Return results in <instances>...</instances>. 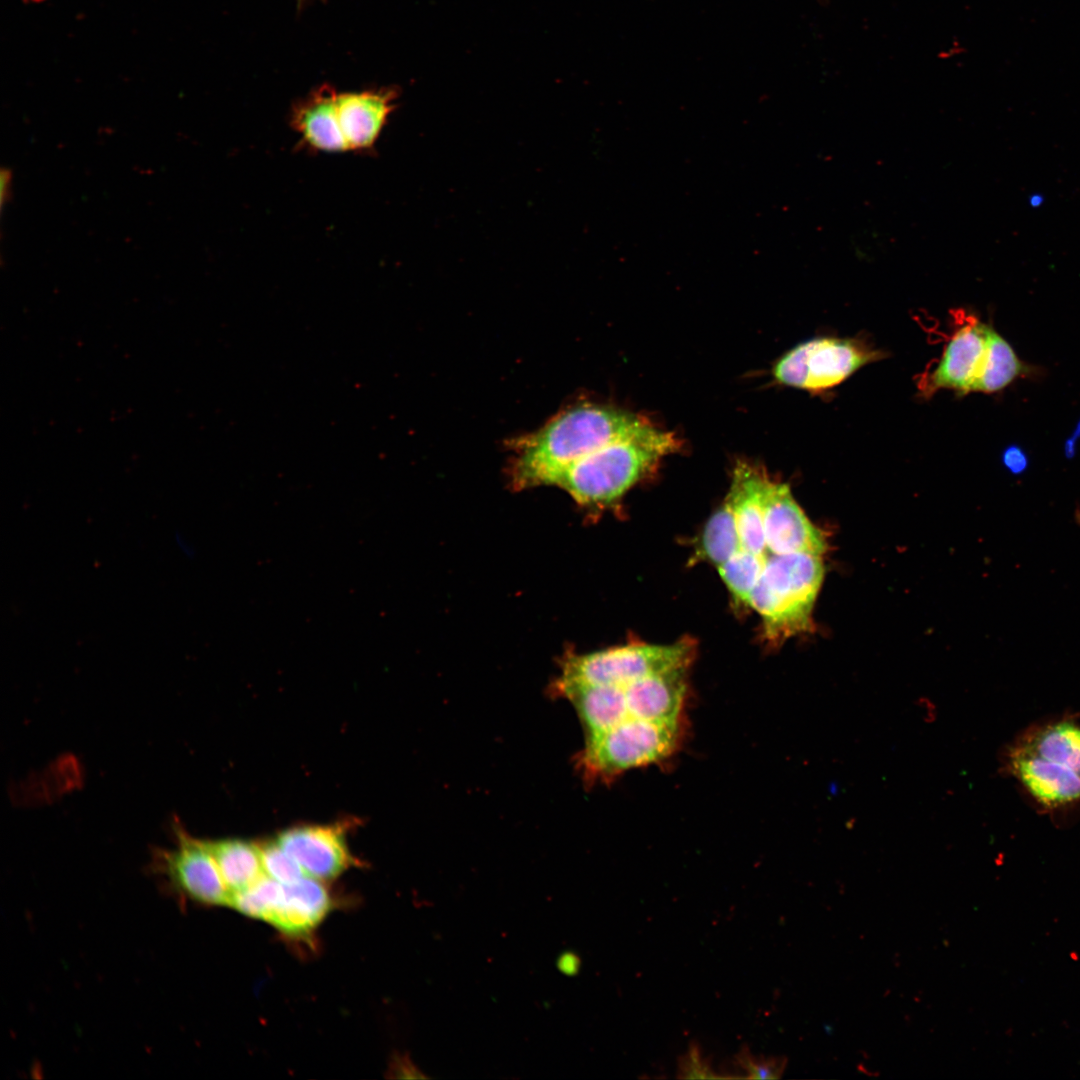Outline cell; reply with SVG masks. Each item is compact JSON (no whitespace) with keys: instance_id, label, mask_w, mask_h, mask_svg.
Returning a JSON list of instances; mask_svg holds the SVG:
<instances>
[{"instance_id":"cell-1","label":"cell","mask_w":1080,"mask_h":1080,"mask_svg":"<svg viewBox=\"0 0 1080 1080\" xmlns=\"http://www.w3.org/2000/svg\"><path fill=\"white\" fill-rule=\"evenodd\" d=\"M645 418L606 406L580 404L518 440L512 464L515 488L554 485L572 463L649 425Z\"/></svg>"},{"instance_id":"cell-2","label":"cell","mask_w":1080,"mask_h":1080,"mask_svg":"<svg viewBox=\"0 0 1080 1080\" xmlns=\"http://www.w3.org/2000/svg\"><path fill=\"white\" fill-rule=\"evenodd\" d=\"M397 97L392 88L338 92L322 86L294 106L290 125L300 144L312 152H370Z\"/></svg>"},{"instance_id":"cell-3","label":"cell","mask_w":1080,"mask_h":1080,"mask_svg":"<svg viewBox=\"0 0 1080 1080\" xmlns=\"http://www.w3.org/2000/svg\"><path fill=\"white\" fill-rule=\"evenodd\" d=\"M1002 769L1041 807L1080 803V725L1058 718L1032 725L1002 754Z\"/></svg>"},{"instance_id":"cell-4","label":"cell","mask_w":1080,"mask_h":1080,"mask_svg":"<svg viewBox=\"0 0 1080 1080\" xmlns=\"http://www.w3.org/2000/svg\"><path fill=\"white\" fill-rule=\"evenodd\" d=\"M679 445L673 433L650 423L578 459L560 474L554 485L581 505L607 507Z\"/></svg>"},{"instance_id":"cell-5","label":"cell","mask_w":1080,"mask_h":1080,"mask_svg":"<svg viewBox=\"0 0 1080 1080\" xmlns=\"http://www.w3.org/2000/svg\"><path fill=\"white\" fill-rule=\"evenodd\" d=\"M823 577L824 566L819 555H766L749 607L760 615L768 642L781 644L811 630L812 611Z\"/></svg>"},{"instance_id":"cell-6","label":"cell","mask_w":1080,"mask_h":1080,"mask_svg":"<svg viewBox=\"0 0 1080 1080\" xmlns=\"http://www.w3.org/2000/svg\"><path fill=\"white\" fill-rule=\"evenodd\" d=\"M683 736V720L629 718L585 739L577 766L590 782H608L624 772L672 756Z\"/></svg>"},{"instance_id":"cell-7","label":"cell","mask_w":1080,"mask_h":1080,"mask_svg":"<svg viewBox=\"0 0 1080 1080\" xmlns=\"http://www.w3.org/2000/svg\"><path fill=\"white\" fill-rule=\"evenodd\" d=\"M695 654V641L685 638L672 644L637 643L573 655L564 662L556 686H626L653 674L689 669Z\"/></svg>"},{"instance_id":"cell-8","label":"cell","mask_w":1080,"mask_h":1080,"mask_svg":"<svg viewBox=\"0 0 1080 1080\" xmlns=\"http://www.w3.org/2000/svg\"><path fill=\"white\" fill-rule=\"evenodd\" d=\"M882 353L858 339L821 337L801 343L775 365L773 375L784 385L819 392L842 383Z\"/></svg>"},{"instance_id":"cell-9","label":"cell","mask_w":1080,"mask_h":1080,"mask_svg":"<svg viewBox=\"0 0 1080 1080\" xmlns=\"http://www.w3.org/2000/svg\"><path fill=\"white\" fill-rule=\"evenodd\" d=\"M155 871L179 898L204 905H230L228 889L205 840L177 830V844L159 850L154 859Z\"/></svg>"},{"instance_id":"cell-10","label":"cell","mask_w":1080,"mask_h":1080,"mask_svg":"<svg viewBox=\"0 0 1080 1080\" xmlns=\"http://www.w3.org/2000/svg\"><path fill=\"white\" fill-rule=\"evenodd\" d=\"M957 327L934 369L925 377L926 394L953 389L976 392L988 356L991 327L964 311L956 312Z\"/></svg>"},{"instance_id":"cell-11","label":"cell","mask_w":1080,"mask_h":1080,"mask_svg":"<svg viewBox=\"0 0 1080 1080\" xmlns=\"http://www.w3.org/2000/svg\"><path fill=\"white\" fill-rule=\"evenodd\" d=\"M763 525L768 553L821 556L827 549L824 532L808 519L785 483L768 479L763 498Z\"/></svg>"},{"instance_id":"cell-12","label":"cell","mask_w":1080,"mask_h":1080,"mask_svg":"<svg viewBox=\"0 0 1080 1080\" xmlns=\"http://www.w3.org/2000/svg\"><path fill=\"white\" fill-rule=\"evenodd\" d=\"M276 841L306 875L319 880L333 879L352 864L343 832L336 826H298L282 832Z\"/></svg>"},{"instance_id":"cell-13","label":"cell","mask_w":1080,"mask_h":1080,"mask_svg":"<svg viewBox=\"0 0 1080 1080\" xmlns=\"http://www.w3.org/2000/svg\"><path fill=\"white\" fill-rule=\"evenodd\" d=\"M687 672L688 669H678L653 674L624 686L629 717L683 720Z\"/></svg>"},{"instance_id":"cell-14","label":"cell","mask_w":1080,"mask_h":1080,"mask_svg":"<svg viewBox=\"0 0 1080 1080\" xmlns=\"http://www.w3.org/2000/svg\"><path fill=\"white\" fill-rule=\"evenodd\" d=\"M768 479L760 469L746 463L738 464L726 498L735 517L742 549L760 555L768 554L763 525V498Z\"/></svg>"},{"instance_id":"cell-15","label":"cell","mask_w":1080,"mask_h":1080,"mask_svg":"<svg viewBox=\"0 0 1080 1080\" xmlns=\"http://www.w3.org/2000/svg\"><path fill=\"white\" fill-rule=\"evenodd\" d=\"M331 908L328 891L316 878L306 877L284 885L278 908L270 924L292 937H305L325 918Z\"/></svg>"},{"instance_id":"cell-16","label":"cell","mask_w":1080,"mask_h":1080,"mask_svg":"<svg viewBox=\"0 0 1080 1080\" xmlns=\"http://www.w3.org/2000/svg\"><path fill=\"white\" fill-rule=\"evenodd\" d=\"M555 690L575 706L585 739L630 718L624 686L577 684L556 686Z\"/></svg>"},{"instance_id":"cell-17","label":"cell","mask_w":1080,"mask_h":1080,"mask_svg":"<svg viewBox=\"0 0 1080 1080\" xmlns=\"http://www.w3.org/2000/svg\"><path fill=\"white\" fill-rule=\"evenodd\" d=\"M205 842L232 894L247 889L265 875L260 846L239 839Z\"/></svg>"},{"instance_id":"cell-18","label":"cell","mask_w":1080,"mask_h":1080,"mask_svg":"<svg viewBox=\"0 0 1080 1080\" xmlns=\"http://www.w3.org/2000/svg\"><path fill=\"white\" fill-rule=\"evenodd\" d=\"M742 549L735 517L725 500L706 522L699 539L697 554L716 568Z\"/></svg>"},{"instance_id":"cell-19","label":"cell","mask_w":1080,"mask_h":1080,"mask_svg":"<svg viewBox=\"0 0 1080 1080\" xmlns=\"http://www.w3.org/2000/svg\"><path fill=\"white\" fill-rule=\"evenodd\" d=\"M766 555L741 549L717 567L737 606L749 607L750 596L763 572Z\"/></svg>"},{"instance_id":"cell-20","label":"cell","mask_w":1080,"mask_h":1080,"mask_svg":"<svg viewBox=\"0 0 1080 1080\" xmlns=\"http://www.w3.org/2000/svg\"><path fill=\"white\" fill-rule=\"evenodd\" d=\"M1024 371V365L1008 342L993 328L989 335L986 365L976 392H997Z\"/></svg>"},{"instance_id":"cell-21","label":"cell","mask_w":1080,"mask_h":1080,"mask_svg":"<svg viewBox=\"0 0 1080 1080\" xmlns=\"http://www.w3.org/2000/svg\"><path fill=\"white\" fill-rule=\"evenodd\" d=\"M283 893V884L267 875L245 890L232 894L230 906L252 918L272 920Z\"/></svg>"},{"instance_id":"cell-22","label":"cell","mask_w":1080,"mask_h":1080,"mask_svg":"<svg viewBox=\"0 0 1080 1080\" xmlns=\"http://www.w3.org/2000/svg\"><path fill=\"white\" fill-rule=\"evenodd\" d=\"M265 875L287 885L306 876L299 863L277 841L260 846Z\"/></svg>"},{"instance_id":"cell-23","label":"cell","mask_w":1080,"mask_h":1080,"mask_svg":"<svg viewBox=\"0 0 1080 1080\" xmlns=\"http://www.w3.org/2000/svg\"><path fill=\"white\" fill-rule=\"evenodd\" d=\"M734 1065L744 1072L745 1079H779L787 1066L784 1056H755L744 1045L734 1057Z\"/></svg>"},{"instance_id":"cell-24","label":"cell","mask_w":1080,"mask_h":1080,"mask_svg":"<svg viewBox=\"0 0 1080 1080\" xmlns=\"http://www.w3.org/2000/svg\"><path fill=\"white\" fill-rule=\"evenodd\" d=\"M677 1078L681 1079H724L712 1068L709 1058L702 1055L697 1042H691L687 1052L678 1057Z\"/></svg>"},{"instance_id":"cell-25","label":"cell","mask_w":1080,"mask_h":1080,"mask_svg":"<svg viewBox=\"0 0 1080 1080\" xmlns=\"http://www.w3.org/2000/svg\"><path fill=\"white\" fill-rule=\"evenodd\" d=\"M1002 462L1014 475L1022 474L1029 465V460L1022 448L1017 445L1007 447L1002 454Z\"/></svg>"},{"instance_id":"cell-26","label":"cell","mask_w":1080,"mask_h":1080,"mask_svg":"<svg viewBox=\"0 0 1080 1080\" xmlns=\"http://www.w3.org/2000/svg\"><path fill=\"white\" fill-rule=\"evenodd\" d=\"M581 966L580 957L571 951L562 953L557 959V968L560 972L568 976H574L578 974Z\"/></svg>"},{"instance_id":"cell-27","label":"cell","mask_w":1080,"mask_h":1080,"mask_svg":"<svg viewBox=\"0 0 1080 1080\" xmlns=\"http://www.w3.org/2000/svg\"><path fill=\"white\" fill-rule=\"evenodd\" d=\"M11 184L12 172L9 168L3 167L0 173V202L2 208L10 199Z\"/></svg>"}]
</instances>
